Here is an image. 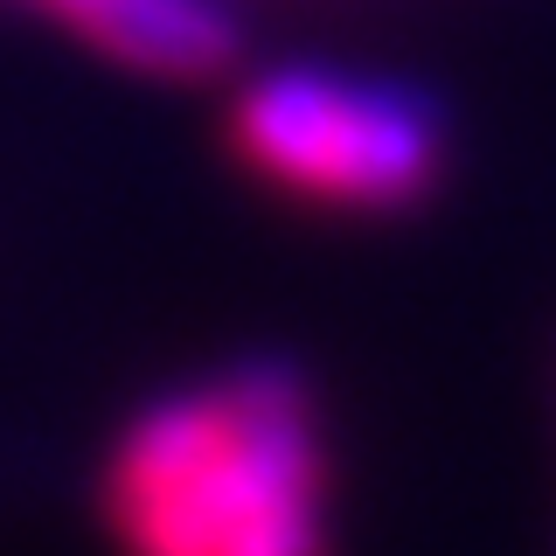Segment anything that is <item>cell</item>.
<instances>
[{"mask_svg":"<svg viewBox=\"0 0 556 556\" xmlns=\"http://www.w3.org/2000/svg\"><path fill=\"white\" fill-rule=\"evenodd\" d=\"M112 543L126 556H327L334 439L320 390L286 362L167 390L112 445Z\"/></svg>","mask_w":556,"mask_h":556,"instance_id":"obj_1","label":"cell"},{"mask_svg":"<svg viewBox=\"0 0 556 556\" xmlns=\"http://www.w3.org/2000/svg\"><path fill=\"white\" fill-rule=\"evenodd\" d=\"M230 153L300 208L404 216L445 174V112L404 77L286 63L237 98Z\"/></svg>","mask_w":556,"mask_h":556,"instance_id":"obj_2","label":"cell"},{"mask_svg":"<svg viewBox=\"0 0 556 556\" xmlns=\"http://www.w3.org/2000/svg\"><path fill=\"white\" fill-rule=\"evenodd\" d=\"M77 35L153 77H216L237 56V22L223 0H98Z\"/></svg>","mask_w":556,"mask_h":556,"instance_id":"obj_3","label":"cell"}]
</instances>
